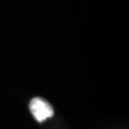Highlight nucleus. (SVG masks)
I'll return each instance as SVG.
<instances>
[{
	"label": "nucleus",
	"instance_id": "1",
	"mask_svg": "<svg viewBox=\"0 0 129 129\" xmlns=\"http://www.w3.org/2000/svg\"><path fill=\"white\" fill-rule=\"evenodd\" d=\"M30 111L38 122H43L47 119L54 116V108L44 99L39 97L34 98L29 104Z\"/></svg>",
	"mask_w": 129,
	"mask_h": 129
}]
</instances>
